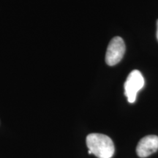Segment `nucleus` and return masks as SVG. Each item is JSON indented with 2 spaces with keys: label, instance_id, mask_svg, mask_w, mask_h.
<instances>
[{
  "label": "nucleus",
  "instance_id": "1",
  "mask_svg": "<svg viewBox=\"0 0 158 158\" xmlns=\"http://www.w3.org/2000/svg\"><path fill=\"white\" fill-rule=\"evenodd\" d=\"M86 146L98 158H111L115 148L111 138L101 133H91L86 137Z\"/></svg>",
  "mask_w": 158,
  "mask_h": 158
},
{
  "label": "nucleus",
  "instance_id": "2",
  "mask_svg": "<svg viewBox=\"0 0 158 158\" xmlns=\"http://www.w3.org/2000/svg\"><path fill=\"white\" fill-rule=\"evenodd\" d=\"M144 78L139 70H135L128 75L124 83V94L128 102L133 103L136 100L138 92L143 87Z\"/></svg>",
  "mask_w": 158,
  "mask_h": 158
},
{
  "label": "nucleus",
  "instance_id": "3",
  "mask_svg": "<svg viewBox=\"0 0 158 158\" xmlns=\"http://www.w3.org/2000/svg\"><path fill=\"white\" fill-rule=\"evenodd\" d=\"M125 44L120 37H114L108 44L106 54V62L109 66L118 64L123 58L125 53Z\"/></svg>",
  "mask_w": 158,
  "mask_h": 158
},
{
  "label": "nucleus",
  "instance_id": "4",
  "mask_svg": "<svg viewBox=\"0 0 158 158\" xmlns=\"http://www.w3.org/2000/svg\"><path fill=\"white\" fill-rule=\"evenodd\" d=\"M158 149V136L149 135L140 140L136 147L138 157L144 158L149 157Z\"/></svg>",
  "mask_w": 158,
  "mask_h": 158
},
{
  "label": "nucleus",
  "instance_id": "5",
  "mask_svg": "<svg viewBox=\"0 0 158 158\" xmlns=\"http://www.w3.org/2000/svg\"><path fill=\"white\" fill-rule=\"evenodd\" d=\"M157 40H158V20L157 21Z\"/></svg>",
  "mask_w": 158,
  "mask_h": 158
}]
</instances>
